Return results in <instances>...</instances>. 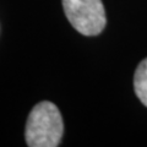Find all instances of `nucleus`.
Segmentation results:
<instances>
[{
	"label": "nucleus",
	"instance_id": "7ed1b4c3",
	"mask_svg": "<svg viewBox=\"0 0 147 147\" xmlns=\"http://www.w3.org/2000/svg\"><path fill=\"white\" fill-rule=\"evenodd\" d=\"M134 90L141 103L147 107V58L139 64L135 71Z\"/></svg>",
	"mask_w": 147,
	"mask_h": 147
},
{
	"label": "nucleus",
	"instance_id": "f03ea898",
	"mask_svg": "<svg viewBox=\"0 0 147 147\" xmlns=\"http://www.w3.org/2000/svg\"><path fill=\"white\" fill-rule=\"evenodd\" d=\"M69 22L84 36H97L104 30L107 18L102 0H63Z\"/></svg>",
	"mask_w": 147,
	"mask_h": 147
},
{
	"label": "nucleus",
	"instance_id": "f257e3e1",
	"mask_svg": "<svg viewBox=\"0 0 147 147\" xmlns=\"http://www.w3.org/2000/svg\"><path fill=\"white\" fill-rule=\"evenodd\" d=\"M64 135V121L58 107L43 100L32 108L27 118L25 137L30 147H57Z\"/></svg>",
	"mask_w": 147,
	"mask_h": 147
}]
</instances>
